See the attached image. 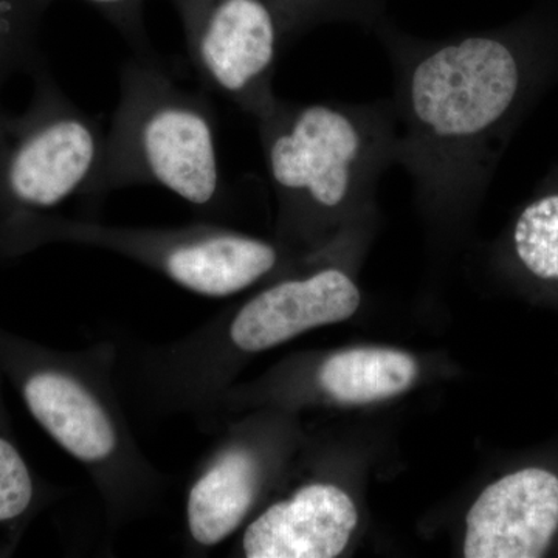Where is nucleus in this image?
Returning <instances> with one entry per match:
<instances>
[{"mask_svg": "<svg viewBox=\"0 0 558 558\" xmlns=\"http://www.w3.org/2000/svg\"><path fill=\"white\" fill-rule=\"evenodd\" d=\"M191 64L208 90L252 119L278 100L275 70L284 24L264 0H175Z\"/></svg>", "mask_w": 558, "mask_h": 558, "instance_id": "0eeeda50", "label": "nucleus"}, {"mask_svg": "<svg viewBox=\"0 0 558 558\" xmlns=\"http://www.w3.org/2000/svg\"><path fill=\"white\" fill-rule=\"evenodd\" d=\"M416 360L388 348L337 352L317 371L319 387L340 403H369L402 395L417 377Z\"/></svg>", "mask_w": 558, "mask_h": 558, "instance_id": "f8f14e48", "label": "nucleus"}, {"mask_svg": "<svg viewBox=\"0 0 558 558\" xmlns=\"http://www.w3.org/2000/svg\"><path fill=\"white\" fill-rule=\"evenodd\" d=\"M557 531L558 476L545 469L519 470L484 488L473 502L464 557H543Z\"/></svg>", "mask_w": 558, "mask_h": 558, "instance_id": "9d476101", "label": "nucleus"}, {"mask_svg": "<svg viewBox=\"0 0 558 558\" xmlns=\"http://www.w3.org/2000/svg\"><path fill=\"white\" fill-rule=\"evenodd\" d=\"M256 124L282 233L303 236L339 218L396 165L391 98L354 105L278 97Z\"/></svg>", "mask_w": 558, "mask_h": 558, "instance_id": "7ed1b4c3", "label": "nucleus"}, {"mask_svg": "<svg viewBox=\"0 0 558 558\" xmlns=\"http://www.w3.org/2000/svg\"><path fill=\"white\" fill-rule=\"evenodd\" d=\"M35 480L10 439L0 435V526L24 519L35 505Z\"/></svg>", "mask_w": 558, "mask_h": 558, "instance_id": "4468645a", "label": "nucleus"}, {"mask_svg": "<svg viewBox=\"0 0 558 558\" xmlns=\"http://www.w3.org/2000/svg\"><path fill=\"white\" fill-rule=\"evenodd\" d=\"M25 2L22 0H0V57L13 47L17 33L22 31L25 16Z\"/></svg>", "mask_w": 558, "mask_h": 558, "instance_id": "dca6fc26", "label": "nucleus"}, {"mask_svg": "<svg viewBox=\"0 0 558 558\" xmlns=\"http://www.w3.org/2000/svg\"><path fill=\"white\" fill-rule=\"evenodd\" d=\"M359 306L357 284L339 267L281 279L182 339L160 344L120 339L121 389L146 413L189 416L211 428L241 359L344 322Z\"/></svg>", "mask_w": 558, "mask_h": 558, "instance_id": "f03ea898", "label": "nucleus"}, {"mask_svg": "<svg viewBox=\"0 0 558 558\" xmlns=\"http://www.w3.org/2000/svg\"><path fill=\"white\" fill-rule=\"evenodd\" d=\"M513 247L534 277L558 281V193L539 197L521 211Z\"/></svg>", "mask_w": 558, "mask_h": 558, "instance_id": "ddd939ff", "label": "nucleus"}, {"mask_svg": "<svg viewBox=\"0 0 558 558\" xmlns=\"http://www.w3.org/2000/svg\"><path fill=\"white\" fill-rule=\"evenodd\" d=\"M95 7L126 38L134 53H154L142 21L143 0H83Z\"/></svg>", "mask_w": 558, "mask_h": 558, "instance_id": "2eb2a0df", "label": "nucleus"}, {"mask_svg": "<svg viewBox=\"0 0 558 558\" xmlns=\"http://www.w3.org/2000/svg\"><path fill=\"white\" fill-rule=\"evenodd\" d=\"M354 501L340 487L310 483L267 506L244 529L247 558H333L357 527Z\"/></svg>", "mask_w": 558, "mask_h": 558, "instance_id": "9b49d317", "label": "nucleus"}, {"mask_svg": "<svg viewBox=\"0 0 558 558\" xmlns=\"http://www.w3.org/2000/svg\"><path fill=\"white\" fill-rule=\"evenodd\" d=\"M51 231L58 240L135 260L179 288L208 299H226L252 288L274 275L286 259L275 242L211 222L128 227L69 219L57 220Z\"/></svg>", "mask_w": 558, "mask_h": 558, "instance_id": "423d86ee", "label": "nucleus"}, {"mask_svg": "<svg viewBox=\"0 0 558 558\" xmlns=\"http://www.w3.org/2000/svg\"><path fill=\"white\" fill-rule=\"evenodd\" d=\"M105 138L100 120L57 95L7 150V194L33 208L54 207L73 194L83 196L100 167Z\"/></svg>", "mask_w": 558, "mask_h": 558, "instance_id": "6e6552de", "label": "nucleus"}, {"mask_svg": "<svg viewBox=\"0 0 558 558\" xmlns=\"http://www.w3.org/2000/svg\"><path fill=\"white\" fill-rule=\"evenodd\" d=\"M269 461L259 439L233 427L197 462L185 501L186 550L205 556L248 519L266 487Z\"/></svg>", "mask_w": 558, "mask_h": 558, "instance_id": "1a4fd4ad", "label": "nucleus"}, {"mask_svg": "<svg viewBox=\"0 0 558 558\" xmlns=\"http://www.w3.org/2000/svg\"><path fill=\"white\" fill-rule=\"evenodd\" d=\"M157 185L202 213L226 199L207 92L185 89L156 53H134L120 72V97L100 167L83 197Z\"/></svg>", "mask_w": 558, "mask_h": 558, "instance_id": "39448f33", "label": "nucleus"}, {"mask_svg": "<svg viewBox=\"0 0 558 558\" xmlns=\"http://www.w3.org/2000/svg\"><path fill=\"white\" fill-rule=\"evenodd\" d=\"M116 340L32 363L21 377L25 405L40 427L86 470L110 526L149 515L172 480L146 457L128 421L117 377Z\"/></svg>", "mask_w": 558, "mask_h": 558, "instance_id": "20e7f679", "label": "nucleus"}, {"mask_svg": "<svg viewBox=\"0 0 558 558\" xmlns=\"http://www.w3.org/2000/svg\"><path fill=\"white\" fill-rule=\"evenodd\" d=\"M396 165L435 202L473 199L490 175L502 128L523 87L506 40L469 35L438 43L392 40Z\"/></svg>", "mask_w": 558, "mask_h": 558, "instance_id": "f257e3e1", "label": "nucleus"}]
</instances>
